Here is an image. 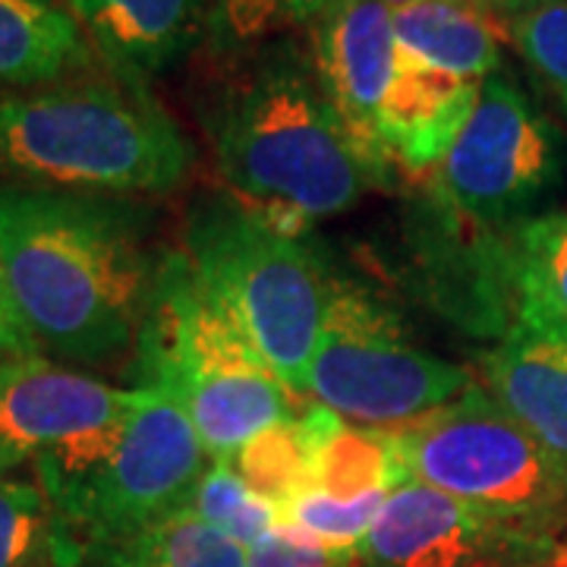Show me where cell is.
Here are the masks:
<instances>
[{
    "instance_id": "6da1fadb",
    "label": "cell",
    "mask_w": 567,
    "mask_h": 567,
    "mask_svg": "<svg viewBox=\"0 0 567 567\" xmlns=\"http://www.w3.org/2000/svg\"><path fill=\"white\" fill-rule=\"evenodd\" d=\"M164 256L140 199L0 183V262L48 360L133 363Z\"/></svg>"
},
{
    "instance_id": "7a4b0ae2",
    "label": "cell",
    "mask_w": 567,
    "mask_h": 567,
    "mask_svg": "<svg viewBox=\"0 0 567 567\" xmlns=\"http://www.w3.org/2000/svg\"><path fill=\"white\" fill-rule=\"evenodd\" d=\"M196 111L224 189L290 230L341 215L375 183L350 148L297 35L212 58Z\"/></svg>"
},
{
    "instance_id": "3957f363",
    "label": "cell",
    "mask_w": 567,
    "mask_h": 567,
    "mask_svg": "<svg viewBox=\"0 0 567 567\" xmlns=\"http://www.w3.org/2000/svg\"><path fill=\"white\" fill-rule=\"evenodd\" d=\"M193 167L196 145L148 85L92 70L0 89V183L148 199Z\"/></svg>"
},
{
    "instance_id": "277c9868",
    "label": "cell",
    "mask_w": 567,
    "mask_h": 567,
    "mask_svg": "<svg viewBox=\"0 0 567 567\" xmlns=\"http://www.w3.org/2000/svg\"><path fill=\"white\" fill-rule=\"evenodd\" d=\"M183 256L203 293L303 404L331 275L322 256L230 189H205L183 215Z\"/></svg>"
},
{
    "instance_id": "5b68a950",
    "label": "cell",
    "mask_w": 567,
    "mask_h": 567,
    "mask_svg": "<svg viewBox=\"0 0 567 567\" xmlns=\"http://www.w3.org/2000/svg\"><path fill=\"white\" fill-rule=\"evenodd\" d=\"M130 375L133 388L167 394L189 416L205 454L227 464L249 439L306 410L205 297L183 249L164 256Z\"/></svg>"
},
{
    "instance_id": "8992f818",
    "label": "cell",
    "mask_w": 567,
    "mask_h": 567,
    "mask_svg": "<svg viewBox=\"0 0 567 567\" xmlns=\"http://www.w3.org/2000/svg\"><path fill=\"white\" fill-rule=\"evenodd\" d=\"M208 461L181 406L140 388V401L121 420L51 447L32 464V476L89 551L193 505Z\"/></svg>"
},
{
    "instance_id": "52a82bcc",
    "label": "cell",
    "mask_w": 567,
    "mask_h": 567,
    "mask_svg": "<svg viewBox=\"0 0 567 567\" xmlns=\"http://www.w3.org/2000/svg\"><path fill=\"white\" fill-rule=\"evenodd\" d=\"M404 483L439 488L464 505L543 536L567 527V461L517 423L492 391L461 398L385 429Z\"/></svg>"
},
{
    "instance_id": "ba28073f",
    "label": "cell",
    "mask_w": 567,
    "mask_h": 567,
    "mask_svg": "<svg viewBox=\"0 0 567 567\" xmlns=\"http://www.w3.org/2000/svg\"><path fill=\"white\" fill-rule=\"evenodd\" d=\"M473 388V372L429 353L401 316L353 281H331L309 365L316 404L369 429L410 423Z\"/></svg>"
},
{
    "instance_id": "9c48e42d",
    "label": "cell",
    "mask_w": 567,
    "mask_h": 567,
    "mask_svg": "<svg viewBox=\"0 0 567 567\" xmlns=\"http://www.w3.org/2000/svg\"><path fill=\"white\" fill-rule=\"evenodd\" d=\"M561 181V142L546 114L505 73L480 99L442 164L429 174L435 203L483 230H511Z\"/></svg>"
},
{
    "instance_id": "30bf717a",
    "label": "cell",
    "mask_w": 567,
    "mask_h": 567,
    "mask_svg": "<svg viewBox=\"0 0 567 567\" xmlns=\"http://www.w3.org/2000/svg\"><path fill=\"white\" fill-rule=\"evenodd\" d=\"M357 567H567V546L439 488L404 483L357 546Z\"/></svg>"
},
{
    "instance_id": "8fae6325",
    "label": "cell",
    "mask_w": 567,
    "mask_h": 567,
    "mask_svg": "<svg viewBox=\"0 0 567 567\" xmlns=\"http://www.w3.org/2000/svg\"><path fill=\"white\" fill-rule=\"evenodd\" d=\"M312 63L328 107L372 183L391 181L379 117L398 66L394 10L385 0H338L312 25Z\"/></svg>"
},
{
    "instance_id": "7c38bea8",
    "label": "cell",
    "mask_w": 567,
    "mask_h": 567,
    "mask_svg": "<svg viewBox=\"0 0 567 567\" xmlns=\"http://www.w3.org/2000/svg\"><path fill=\"white\" fill-rule=\"evenodd\" d=\"M136 401L140 388L107 385L41 353L0 365V476H13L51 447L121 420Z\"/></svg>"
},
{
    "instance_id": "4fadbf2b",
    "label": "cell",
    "mask_w": 567,
    "mask_h": 567,
    "mask_svg": "<svg viewBox=\"0 0 567 567\" xmlns=\"http://www.w3.org/2000/svg\"><path fill=\"white\" fill-rule=\"evenodd\" d=\"M92 44L99 66L148 85L205 41L208 0H63Z\"/></svg>"
},
{
    "instance_id": "5bb4252c",
    "label": "cell",
    "mask_w": 567,
    "mask_h": 567,
    "mask_svg": "<svg viewBox=\"0 0 567 567\" xmlns=\"http://www.w3.org/2000/svg\"><path fill=\"white\" fill-rule=\"evenodd\" d=\"M480 85L483 82L447 76L398 58L379 117L388 162L401 164L413 177H429L470 121Z\"/></svg>"
},
{
    "instance_id": "9a60e30c",
    "label": "cell",
    "mask_w": 567,
    "mask_h": 567,
    "mask_svg": "<svg viewBox=\"0 0 567 567\" xmlns=\"http://www.w3.org/2000/svg\"><path fill=\"white\" fill-rule=\"evenodd\" d=\"M483 379L517 423L567 461V338L514 322L483 353Z\"/></svg>"
},
{
    "instance_id": "2e32d148",
    "label": "cell",
    "mask_w": 567,
    "mask_h": 567,
    "mask_svg": "<svg viewBox=\"0 0 567 567\" xmlns=\"http://www.w3.org/2000/svg\"><path fill=\"white\" fill-rule=\"evenodd\" d=\"M398 58L483 82L502 63V25L470 0H420L394 10Z\"/></svg>"
},
{
    "instance_id": "e0dca14e",
    "label": "cell",
    "mask_w": 567,
    "mask_h": 567,
    "mask_svg": "<svg viewBox=\"0 0 567 567\" xmlns=\"http://www.w3.org/2000/svg\"><path fill=\"white\" fill-rule=\"evenodd\" d=\"M102 70L92 44L61 3L0 0V89H32Z\"/></svg>"
},
{
    "instance_id": "ac0fdd59",
    "label": "cell",
    "mask_w": 567,
    "mask_h": 567,
    "mask_svg": "<svg viewBox=\"0 0 567 567\" xmlns=\"http://www.w3.org/2000/svg\"><path fill=\"white\" fill-rule=\"evenodd\" d=\"M505 249L517 322L567 338V215L520 221Z\"/></svg>"
},
{
    "instance_id": "d6986e66",
    "label": "cell",
    "mask_w": 567,
    "mask_h": 567,
    "mask_svg": "<svg viewBox=\"0 0 567 567\" xmlns=\"http://www.w3.org/2000/svg\"><path fill=\"white\" fill-rule=\"evenodd\" d=\"M82 567H249V548L183 507L121 543L89 548Z\"/></svg>"
},
{
    "instance_id": "ffe728a7",
    "label": "cell",
    "mask_w": 567,
    "mask_h": 567,
    "mask_svg": "<svg viewBox=\"0 0 567 567\" xmlns=\"http://www.w3.org/2000/svg\"><path fill=\"white\" fill-rule=\"evenodd\" d=\"M328 406L316 404L293 420L271 425L249 439L230 464L244 476L252 492L284 514L306 488H312L316 454L322 442V429L328 423Z\"/></svg>"
},
{
    "instance_id": "44dd1931",
    "label": "cell",
    "mask_w": 567,
    "mask_h": 567,
    "mask_svg": "<svg viewBox=\"0 0 567 567\" xmlns=\"http://www.w3.org/2000/svg\"><path fill=\"white\" fill-rule=\"evenodd\" d=\"M82 558L39 480L0 476V567H82Z\"/></svg>"
},
{
    "instance_id": "7402d4cb",
    "label": "cell",
    "mask_w": 567,
    "mask_h": 567,
    "mask_svg": "<svg viewBox=\"0 0 567 567\" xmlns=\"http://www.w3.org/2000/svg\"><path fill=\"white\" fill-rule=\"evenodd\" d=\"M398 486H404V480L385 429L350 425L331 410L316 454L312 488L338 502H353L372 492H394Z\"/></svg>"
},
{
    "instance_id": "603a6c76",
    "label": "cell",
    "mask_w": 567,
    "mask_h": 567,
    "mask_svg": "<svg viewBox=\"0 0 567 567\" xmlns=\"http://www.w3.org/2000/svg\"><path fill=\"white\" fill-rule=\"evenodd\" d=\"M338 0H208L205 48L212 58L244 54L259 44L312 29Z\"/></svg>"
},
{
    "instance_id": "cb8c5ba5",
    "label": "cell",
    "mask_w": 567,
    "mask_h": 567,
    "mask_svg": "<svg viewBox=\"0 0 567 567\" xmlns=\"http://www.w3.org/2000/svg\"><path fill=\"white\" fill-rule=\"evenodd\" d=\"M189 507L205 524L221 529L224 536L237 539L246 548H256L281 527L278 507L265 502L259 492H252L237 473V466L227 461H212Z\"/></svg>"
},
{
    "instance_id": "d4e9b609",
    "label": "cell",
    "mask_w": 567,
    "mask_h": 567,
    "mask_svg": "<svg viewBox=\"0 0 567 567\" xmlns=\"http://www.w3.org/2000/svg\"><path fill=\"white\" fill-rule=\"evenodd\" d=\"M388 495L391 492H372L353 502H338L319 488H309L284 511L281 527L300 529L303 536L328 548H357L385 507Z\"/></svg>"
},
{
    "instance_id": "484cf974",
    "label": "cell",
    "mask_w": 567,
    "mask_h": 567,
    "mask_svg": "<svg viewBox=\"0 0 567 567\" xmlns=\"http://www.w3.org/2000/svg\"><path fill=\"white\" fill-rule=\"evenodd\" d=\"M507 39L567 117V0L533 7L507 25Z\"/></svg>"
},
{
    "instance_id": "4316f807",
    "label": "cell",
    "mask_w": 567,
    "mask_h": 567,
    "mask_svg": "<svg viewBox=\"0 0 567 567\" xmlns=\"http://www.w3.org/2000/svg\"><path fill=\"white\" fill-rule=\"evenodd\" d=\"M249 567H357V548H328L300 529L278 527L249 548Z\"/></svg>"
},
{
    "instance_id": "83f0119b",
    "label": "cell",
    "mask_w": 567,
    "mask_h": 567,
    "mask_svg": "<svg viewBox=\"0 0 567 567\" xmlns=\"http://www.w3.org/2000/svg\"><path fill=\"white\" fill-rule=\"evenodd\" d=\"M22 357H39V347L22 324L10 284H7V271L0 262V365L22 360Z\"/></svg>"
},
{
    "instance_id": "f1b7e54d",
    "label": "cell",
    "mask_w": 567,
    "mask_h": 567,
    "mask_svg": "<svg viewBox=\"0 0 567 567\" xmlns=\"http://www.w3.org/2000/svg\"><path fill=\"white\" fill-rule=\"evenodd\" d=\"M470 3H476L488 20H495L498 25H505L507 29L511 22L520 20L524 13H529L533 7H539V3H546V0H470Z\"/></svg>"
},
{
    "instance_id": "f546056e",
    "label": "cell",
    "mask_w": 567,
    "mask_h": 567,
    "mask_svg": "<svg viewBox=\"0 0 567 567\" xmlns=\"http://www.w3.org/2000/svg\"><path fill=\"white\" fill-rule=\"evenodd\" d=\"M391 10H404V7H413V3H420V0H385Z\"/></svg>"
},
{
    "instance_id": "4dcf8cb0",
    "label": "cell",
    "mask_w": 567,
    "mask_h": 567,
    "mask_svg": "<svg viewBox=\"0 0 567 567\" xmlns=\"http://www.w3.org/2000/svg\"><path fill=\"white\" fill-rule=\"evenodd\" d=\"M39 3H61L63 7V0H39Z\"/></svg>"
}]
</instances>
